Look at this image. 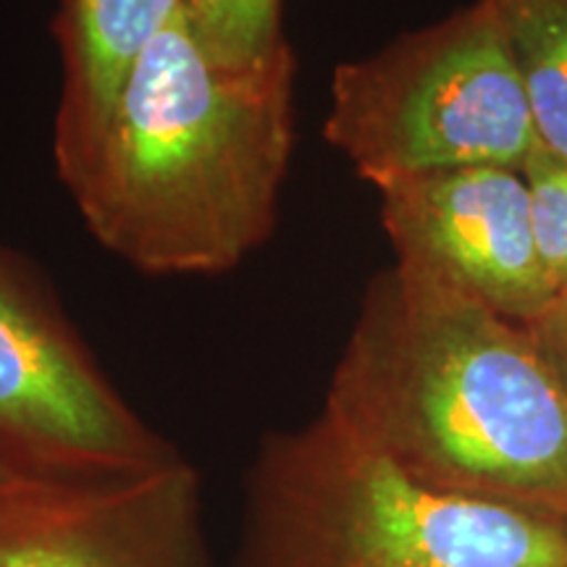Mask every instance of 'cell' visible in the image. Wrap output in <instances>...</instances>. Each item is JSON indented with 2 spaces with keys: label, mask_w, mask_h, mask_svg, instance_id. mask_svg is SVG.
<instances>
[{
  "label": "cell",
  "mask_w": 567,
  "mask_h": 567,
  "mask_svg": "<svg viewBox=\"0 0 567 567\" xmlns=\"http://www.w3.org/2000/svg\"><path fill=\"white\" fill-rule=\"evenodd\" d=\"M323 410L415 478L567 515V389L528 326L421 268L368 284Z\"/></svg>",
  "instance_id": "obj_1"
},
{
  "label": "cell",
  "mask_w": 567,
  "mask_h": 567,
  "mask_svg": "<svg viewBox=\"0 0 567 567\" xmlns=\"http://www.w3.org/2000/svg\"><path fill=\"white\" fill-rule=\"evenodd\" d=\"M295 76L292 48L224 66L176 17L61 179L92 237L147 276H218L264 247L292 163Z\"/></svg>",
  "instance_id": "obj_2"
},
{
  "label": "cell",
  "mask_w": 567,
  "mask_h": 567,
  "mask_svg": "<svg viewBox=\"0 0 567 567\" xmlns=\"http://www.w3.org/2000/svg\"><path fill=\"white\" fill-rule=\"evenodd\" d=\"M234 567H567V515L425 484L321 410L260 444Z\"/></svg>",
  "instance_id": "obj_3"
},
{
  "label": "cell",
  "mask_w": 567,
  "mask_h": 567,
  "mask_svg": "<svg viewBox=\"0 0 567 567\" xmlns=\"http://www.w3.org/2000/svg\"><path fill=\"white\" fill-rule=\"evenodd\" d=\"M323 137L375 189L452 168L526 166L538 140L492 0L337 66Z\"/></svg>",
  "instance_id": "obj_4"
},
{
  "label": "cell",
  "mask_w": 567,
  "mask_h": 567,
  "mask_svg": "<svg viewBox=\"0 0 567 567\" xmlns=\"http://www.w3.org/2000/svg\"><path fill=\"white\" fill-rule=\"evenodd\" d=\"M0 436L38 471H140L179 455L111 384L53 289L6 247Z\"/></svg>",
  "instance_id": "obj_5"
},
{
  "label": "cell",
  "mask_w": 567,
  "mask_h": 567,
  "mask_svg": "<svg viewBox=\"0 0 567 567\" xmlns=\"http://www.w3.org/2000/svg\"><path fill=\"white\" fill-rule=\"evenodd\" d=\"M0 567H210L182 455L140 471H32L0 486Z\"/></svg>",
  "instance_id": "obj_6"
},
{
  "label": "cell",
  "mask_w": 567,
  "mask_h": 567,
  "mask_svg": "<svg viewBox=\"0 0 567 567\" xmlns=\"http://www.w3.org/2000/svg\"><path fill=\"white\" fill-rule=\"evenodd\" d=\"M381 224L400 264L534 326L557 289L538 258L523 168L467 166L386 184Z\"/></svg>",
  "instance_id": "obj_7"
},
{
  "label": "cell",
  "mask_w": 567,
  "mask_h": 567,
  "mask_svg": "<svg viewBox=\"0 0 567 567\" xmlns=\"http://www.w3.org/2000/svg\"><path fill=\"white\" fill-rule=\"evenodd\" d=\"M187 9V0H61L53 21L63 90L53 124L59 179L101 140L142 53Z\"/></svg>",
  "instance_id": "obj_8"
},
{
  "label": "cell",
  "mask_w": 567,
  "mask_h": 567,
  "mask_svg": "<svg viewBox=\"0 0 567 567\" xmlns=\"http://www.w3.org/2000/svg\"><path fill=\"white\" fill-rule=\"evenodd\" d=\"M538 147L567 163V0H492Z\"/></svg>",
  "instance_id": "obj_9"
},
{
  "label": "cell",
  "mask_w": 567,
  "mask_h": 567,
  "mask_svg": "<svg viewBox=\"0 0 567 567\" xmlns=\"http://www.w3.org/2000/svg\"><path fill=\"white\" fill-rule=\"evenodd\" d=\"M187 19L210 59L247 69L287 53L281 0H187Z\"/></svg>",
  "instance_id": "obj_10"
},
{
  "label": "cell",
  "mask_w": 567,
  "mask_h": 567,
  "mask_svg": "<svg viewBox=\"0 0 567 567\" xmlns=\"http://www.w3.org/2000/svg\"><path fill=\"white\" fill-rule=\"evenodd\" d=\"M538 258L555 289L567 287V163L538 151L523 166Z\"/></svg>",
  "instance_id": "obj_11"
},
{
  "label": "cell",
  "mask_w": 567,
  "mask_h": 567,
  "mask_svg": "<svg viewBox=\"0 0 567 567\" xmlns=\"http://www.w3.org/2000/svg\"><path fill=\"white\" fill-rule=\"evenodd\" d=\"M528 329L542 347L544 358L555 368L557 379L567 389V287L559 289L544 316Z\"/></svg>",
  "instance_id": "obj_12"
},
{
  "label": "cell",
  "mask_w": 567,
  "mask_h": 567,
  "mask_svg": "<svg viewBox=\"0 0 567 567\" xmlns=\"http://www.w3.org/2000/svg\"><path fill=\"white\" fill-rule=\"evenodd\" d=\"M32 471H38V467L27 465L24 460H21L17 452L11 450L9 442L0 436V486L11 484V481L27 476V473H32Z\"/></svg>",
  "instance_id": "obj_13"
}]
</instances>
